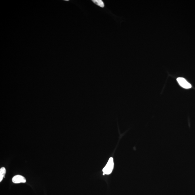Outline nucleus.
Returning <instances> with one entry per match:
<instances>
[{"mask_svg":"<svg viewBox=\"0 0 195 195\" xmlns=\"http://www.w3.org/2000/svg\"><path fill=\"white\" fill-rule=\"evenodd\" d=\"M6 173V169L4 167H1L0 169V182L3 180Z\"/></svg>","mask_w":195,"mask_h":195,"instance_id":"20e7f679","label":"nucleus"},{"mask_svg":"<svg viewBox=\"0 0 195 195\" xmlns=\"http://www.w3.org/2000/svg\"><path fill=\"white\" fill-rule=\"evenodd\" d=\"M12 181L15 184L25 183L26 182L25 178L23 176L20 175H17L14 176L12 179Z\"/></svg>","mask_w":195,"mask_h":195,"instance_id":"7ed1b4c3","label":"nucleus"},{"mask_svg":"<svg viewBox=\"0 0 195 195\" xmlns=\"http://www.w3.org/2000/svg\"><path fill=\"white\" fill-rule=\"evenodd\" d=\"M177 80L181 87L184 88L188 89L191 88V85L184 78L179 77L177 78Z\"/></svg>","mask_w":195,"mask_h":195,"instance_id":"f03ea898","label":"nucleus"},{"mask_svg":"<svg viewBox=\"0 0 195 195\" xmlns=\"http://www.w3.org/2000/svg\"><path fill=\"white\" fill-rule=\"evenodd\" d=\"M114 163L113 158L110 157L106 166L103 169V172L104 174H109L112 172L113 169Z\"/></svg>","mask_w":195,"mask_h":195,"instance_id":"f257e3e1","label":"nucleus"},{"mask_svg":"<svg viewBox=\"0 0 195 195\" xmlns=\"http://www.w3.org/2000/svg\"><path fill=\"white\" fill-rule=\"evenodd\" d=\"M92 1L96 5L99 6V7L102 8L104 7V3L102 0H93Z\"/></svg>","mask_w":195,"mask_h":195,"instance_id":"39448f33","label":"nucleus"}]
</instances>
